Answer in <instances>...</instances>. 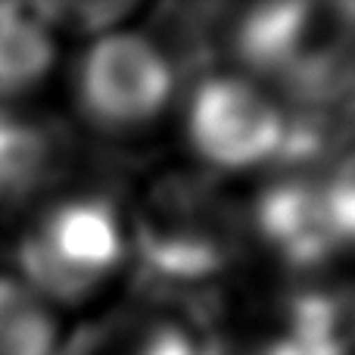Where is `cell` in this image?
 <instances>
[{"instance_id": "obj_1", "label": "cell", "mask_w": 355, "mask_h": 355, "mask_svg": "<svg viewBox=\"0 0 355 355\" xmlns=\"http://www.w3.org/2000/svg\"><path fill=\"white\" fill-rule=\"evenodd\" d=\"M125 231L112 206L100 200H62L47 206L19 240V281L47 306L81 302L122 265Z\"/></svg>"}, {"instance_id": "obj_2", "label": "cell", "mask_w": 355, "mask_h": 355, "mask_svg": "<svg viewBox=\"0 0 355 355\" xmlns=\"http://www.w3.org/2000/svg\"><path fill=\"white\" fill-rule=\"evenodd\" d=\"M78 103L103 128H141L168 106L175 72L166 53L131 31L97 37L78 66Z\"/></svg>"}, {"instance_id": "obj_3", "label": "cell", "mask_w": 355, "mask_h": 355, "mask_svg": "<svg viewBox=\"0 0 355 355\" xmlns=\"http://www.w3.org/2000/svg\"><path fill=\"white\" fill-rule=\"evenodd\" d=\"M187 141L193 153L215 168H256L284 144V116L252 81L215 75L190 97Z\"/></svg>"}, {"instance_id": "obj_4", "label": "cell", "mask_w": 355, "mask_h": 355, "mask_svg": "<svg viewBox=\"0 0 355 355\" xmlns=\"http://www.w3.org/2000/svg\"><path fill=\"white\" fill-rule=\"evenodd\" d=\"M141 240L159 268L178 275L212 271L225 252V227L206 196L190 187H159L141 212Z\"/></svg>"}, {"instance_id": "obj_5", "label": "cell", "mask_w": 355, "mask_h": 355, "mask_svg": "<svg viewBox=\"0 0 355 355\" xmlns=\"http://www.w3.org/2000/svg\"><path fill=\"white\" fill-rule=\"evenodd\" d=\"M256 225L287 262L312 265L337 246L324 218L318 184L284 181L259 196Z\"/></svg>"}, {"instance_id": "obj_6", "label": "cell", "mask_w": 355, "mask_h": 355, "mask_svg": "<svg viewBox=\"0 0 355 355\" xmlns=\"http://www.w3.org/2000/svg\"><path fill=\"white\" fill-rule=\"evenodd\" d=\"M56 355H196V349L175 321L147 312H116L60 340Z\"/></svg>"}, {"instance_id": "obj_7", "label": "cell", "mask_w": 355, "mask_h": 355, "mask_svg": "<svg viewBox=\"0 0 355 355\" xmlns=\"http://www.w3.org/2000/svg\"><path fill=\"white\" fill-rule=\"evenodd\" d=\"M327 16L331 10L324 6H265L243 25V47L252 60L265 66L309 60L315 50L324 47L327 35L334 31V25L324 22Z\"/></svg>"}, {"instance_id": "obj_8", "label": "cell", "mask_w": 355, "mask_h": 355, "mask_svg": "<svg viewBox=\"0 0 355 355\" xmlns=\"http://www.w3.org/2000/svg\"><path fill=\"white\" fill-rule=\"evenodd\" d=\"M53 56L56 47L47 22L0 3V103L10 106L35 91L53 69Z\"/></svg>"}, {"instance_id": "obj_9", "label": "cell", "mask_w": 355, "mask_h": 355, "mask_svg": "<svg viewBox=\"0 0 355 355\" xmlns=\"http://www.w3.org/2000/svg\"><path fill=\"white\" fill-rule=\"evenodd\" d=\"M53 309L19 277L0 275V355H56Z\"/></svg>"}, {"instance_id": "obj_10", "label": "cell", "mask_w": 355, "mask_h": 355, "mask_svg": "<svg viewBox=\"0 0 355 355\" xmlns=\"http://www.w3.org/2000/svg\"><path fill=\"white\" fill-rule=\"evenodd\" d=\"M47 162V141L41 128L0 103V202H10L35 187Z\"/></svg>"}, {"instance_id": "obj_11", "label": "cell", "mask_w": 355, "mask_h": 355, "mask_svg": "<svg viewBox=\"0 0 355 355\" xmlns=\"http://www.w3.org/2000/svg\"><path fill=\"white\" fill-rule=\"evenodd\" d=\"M318 190L327 227H331L337 246L355 243V153L340 159L337 168L318 184Z\"/></svg>"}, {"instance_id": "obj_12", "label": "cell", "mask_w": 355, "mask_h": 355, "mask_svg": "<svg viewBox=\"0 0 355 355\" xmlns=\"http://www.w3.org/2000/svg\"><path fill=\"white\" fill-rule=\"evenodd\" d=\"M206 355H306V349H302L296 340H290V337L265 334V337L221 340V343H215Z\"/></svg>"}]
</instances>
